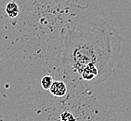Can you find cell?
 <instances>
[{
    "instance_id": "6da1fadb",
    "label": "cell",
    "mask_w": 131,
    "mask_h": 121,
    "mask_svg": "<svg viewBox=\"0 0 131 121\" xmlns=\"http://www.w3.org/2000/svg\"><path fill=\"white\" fill-rule=\"evenodd\" d=\"M121 48V36L103 21L75 23L65 34L61 60L71 76L98 85L114 73Z\"/></svg>"
},
{
    "instance_id": "277c9868",
    "label": "cell",
    "mask_w": 131,
    "mask_h": 121,
    "mask_svg": "<svg viewBox=\"0 0 131 121\" xmlns=\"http://www.w3.org/2000/svg\"><path fill=\"white\" fill-rule=\"evenodd\" d=\"M53 77L51 76H44L43 77L41 78V86L44 89H49L53 83Z\"/></svg>"
},
{
    "instance_id": "7a4b0ae2",
    "label": "cell",
    "mask_w": 131,
    "mask_h": 121,
    "mask_svg": "<svg viewBox=\"0 0 131 121\" xmlns=\"http://www.w3.org/2000/svg\"><path fill=\"white\" fill-rule=\"evenodd\" d=\"M49 91L53 96L55 97H63L67 93V86L63 81H53Z\"/></svg>"
},
{
    "instance_id": "3957f363",
    "label": "cell",
    "mask_w": 131,
    "mask_h": 121,
    "mask_svg": "<svg viewBox=\"0 0 131 121\" xmlns=\"http://www.w3.org/2000/svg\"><path fill=\"white\" fill-rule=\"evenodd\" d=\"M6 13L9 18L17 17L20 13V8H19L17 3L13 2V1L8 2L6 6Z\"/></svg>"
},
{
    "instance_id": "5b68a950",
    "label": "cell",
    "mask_w": 131,
    "mask_h": 121,
    "mask_svg": "<svg viewBox=\"0 0 131 121\" xmlns=\"http://www.w3.org/2000/svg\"><path fill=\"white\" fill-rule=\"evenodd\" d=\"M61 121H76V118L72 113L66 111L61 115Z\"/></svg>"
}]
</instances>
